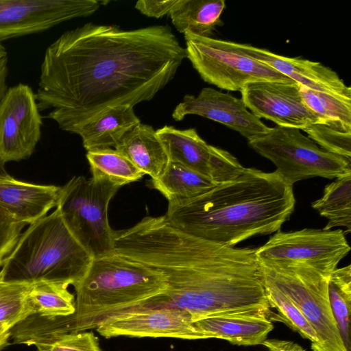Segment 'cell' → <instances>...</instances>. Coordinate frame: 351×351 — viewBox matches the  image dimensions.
Wrapping results in <instances>:
<instances>
[{"instance_id": "1", "label": "cell", "mask_w": 351, "mask_h": 351, "mask_svg": "<svg viewBox=\"0 0 351 351\" xmlns=\"http://www.w3.org/2000/svg\"><path fill=\"white\" fill-rule=\"evenodd\" d=\"M186 58L168 26L125 30L88 23L46 49L37 105L61 130L77 134L109 108L152 99Z\"/></svg>"}, {"instance_id": "2", "label": "cell", "mask_w": 351, "mask_h": 351, "mask_svg": "<svg viewBox=\"0 0 351 351\" xmlns=\"http://www.w3.org/2000/svg\"><path fill=\"white\" fill-rule=\"evenodd\" d=\"M114 252L160 271L166 289L145 306H174L192 320L221 314L263 313L274 319L256 249L186 234L164 216L145 217L114 230Z\"/></svg>"}, {"instance_id": "3", "label": "cell", "mask_w": 351, "mask_h": 351, "mask_svg": "<svg viewBox=\"0 0 351 351\" xmlns=\"http://www.w3.org/2000/svg\"><path fill=\"white\" fill-rule=\"evenodd\" d=\"M295 204L293 186L276 171L245 168L238 177L200 195L169 202L165 217L186 234L234 247L280 230Z\"/></svg>"}, {"instance_id": "4", "label": "cell", "mask_w": 351, "mask_h": 351, "mask_svg": "<svg viewBox=\"0 0 351 351\" xmlns=\"http://www.w3.org/2000/svg\"><path fill=\"white\" fill-rule=\"evenodd\" d=\"M73 287L75 311L58 319L65 334L96 329L117 314L145 306L164 293L166 282L156 269L113 252L93 258Z\"/></svg>"}, {"instance_id": "5", "label": "cell", "mask_w": 351, "mask_h": 351, "mask_svg": "<svg viewBox=\"0 0 351 351\" xmlns=\"http://www.w3.org/2000/svg\"><path fill=\"white\" fill-rule=\"evenodd\" d=\"M93 258L56 208L21 232L1 267L3 281L53 280L73 286Z\"/></svg>"}, {"instance_id": "6", "label": "cell", "mask_w": 351, "mask_h": 351, "mask_svg": "<svg viewBox=\"0 0 351 351\" xmlns=\"http://www.w3.org/2000/svg\"><path fill=\"white\" fill-rule=\"evenodd\" d=\"M121 187L111 181L74 176L60 191L56 208L74 237L93 258L114 251V230L108 221V205Z\"/></svg>"}, {"instance_id": "7", "label": "cell", "mask_w": 351, "mask_h": 351, "mask_svg": "<svg viewBox=\"0 0 351 351\" xmlns=\"http://www.w3.org/2000/svg\"><path fill=\"white\" fill-rule=\"evenodd\" d=\"M260 263L263 278L284 293L314 329L317 351H348L330 305V276L303 263Z\"/></svg>"}, {"instance_id": "8", "label": "cell", "mask_w": 351, "mask_h": 351, "mask_svg": "<svg viewBox=\"0 0 351 351\" xmlns=\"http://www.w3.org/2000/svg\"><path fill=\"white\" fill-rule=\"evenodd\" d=\"M256 153L272 162L289 184L313 177L333 179L351 172V162L320 148L300 130L276 126L248 141Z\"/></svg>"}, {"instance_id": "9", "label": "cell", "mask_w": 351, "mask_h": 351, "mask_svg": "<svg viewBox=\"0 0 351 351\" xmlns=\"http://www.w3.org/2000/svg\"><path fill=\"white\" fill-rule=\"evenodd\" d=\"M186 58L206 82L228 91L247 84L291 79L239 50L232 41L184 33Z\"/></svg>"}, {"instance_id": "10", "label": "cell", "mask_w": 351, "mask_h": 351, "mask_svg": "<svg viewBox=\"0 0 351 351\" xmlns=\"http://www.w3.org/2000/svg\"><path fill=\"white\" fill-rule=\"evenodd\" d=\"M350 247L341 230L304 228L278 230L262 246L256 248L261 263H303L330 276Z\"/></svg>"}, {"instance_id": "11", "label": "cell", "mask_w": 351, "mask_h": 351, "mask_svg": "<svg viewBox=\"0 0 351 351\" xmlns=\"http://www.w3.org/2000/svg\"><path fill=\"white\" fill-rule=\"evenodd\" d=\"M35 93L25 84L8 87L0 99V165L30 157L41 137Z\"/></svg>"}, {"instance_id": "12", "label": "cell", "mask_w": 351, "mask_h": 351, "mask_svg": "<svg viewBox=\"0 0 351 351\" xmlns=\"http://www.w3.org/2000/svg\"><path fill=\"white\" fill-rule=\"evenodd\" d=\"M97 0H0V42L96 12Z\"/></svg>"}, {"instance_id": "13", "label": "cell", "mask_w": 351, "mask_h": 351, "mask_svg": "<svg viewBox=\"0 0 351 351\" xmlns=\"http://www.w3.org/2000/svg\"><path fill=\"white\" fill-rule=\"evenodd\" d=\"M156 133L169 160L191 169L216 185L238 177L245 168L228 152L208 144L195 128L179 130L165 125Z\"/></svg>"}, {"instance_id": "14", "label": "cell", "mask_w": 351, "mask_h": 351, "mask_svg": "<svg viewBox=\"0 0 351 351\" xmlns=\"http://www.w3.org/2000/svg\"><path fill=\"white\" fill-rule=\"evenodd\" d=\"M106 338L171 337L202 339L191 315L174 306H141L117 314L96 328Z\"/></svg>"}, {"instance_id": "15", "label": "cell", "mask_w": 351, "mask_h": 351, "mask_svg": "<svg viewBox=\"0 0 351 351\" xmlns=\"http://www.w3.org/2000/svg\"><path fill=\"white\" fill-rule=\"evenodd\" d=\"M241 93L242 100L252 113L279 127L303 130L319 123L303 101L299 84L292 80L251 83Z\"/></svg>"}, {"instance_id": "16", "label": "cell", "mask_w": 351, "mask_h": 351, "mask_svg": "<svg viewBox=\"0 0 351 351\" xmlns=\"http://www.w3.org/2000/svg\"><path fill=\"white\" fill-rule=\"evenodd\" d=\"M195 114L223 124L247 138H258L270 129L252 113L242 99L213 88H204L197 97L186 95L175 108L172 117L177 121Z\"/></svg>"}, {"instance_id": "17", "label": "cell", "mask_w": 351, "mask_h": 351, "mask_svg": "<svg viewBox=\"0 0 351 351\" xmlns=\"http://www.w3.org/2000/svg\"><path fill=\"white\" fill-rule=\"evenodd\" d=\"M241 51L311 90L351 96V88L338 74L319 62L289 58L248 44L234 43Z\"/></svg>"}, {"instance_id": "18", "label": "cell", "mask_w": 351, "mask_h": 351, "mask_svg": "<svg viewBox=\"0 0 351 351\" xmlns=\"http://www.w3.org/2000/svg\"><path fill=\"white\" fill-rule=\"evenodd\" d=\"M60 191V186L23 182L0 172V210L30 225L56 208Z\"/></svg>"}, {"instance_id": "19", "label": "cell", "mask_w": 351, "mask_h": 351, "mask_svg": "<svg viewBox=\"0 0 351 351\" xmlns=\"http://www.w3.org/2000/svg\"><path fill=\"white\" fill-rule=\"evenodd\" d=\"M202 339L215 338L237 346L262 345L274 325L263 313H230L193 321Z\"/></svg>"}, {"instance_id": "20", "label": "cell", "mask_w": 351, "mask_h": 351, "mask_svg": "<svg viewBox=\"0 0 351 351\" xmlns=\"http://www.w3.org/2000/svg\"><path fill=\"white\" fill-rule=\"evenodd\" d=\"M141 123L134 107L120 105L108 108L101 115L83 125L77 132L88 151L115 147L122 137Z\"/></svg>"}, {"instance_id": "21", "label": "cell", "mask_w": 351, "mask_h": 351, "mask_svg": "<svg viewBox=\"0 0 351 351\" xmlns=\"http://www.w3.org/2000/svg\"><path fill=\"white\" fill-rule=\"evenodd\" d=\"M114 149L152 180L160 176L169 162L156 130L152 126L141 123L128 132Z\"/></svg>"}, {"instance_id": "22", "label": "cell", "mask_w": 351, "mask_h": 351, "mask_svg": "<svg viewBox=\"0 0 351 351\" xmlns=\"http://www.w3.org/2000/svg\"><path fill=\"white\" fill-rule=\"evenodd\" d=\"M225 8L223 0H180L169 16L180 33L210 37L215 27L222 24Z\"/></svg>"}, {"instance_id": "23", "label": "cell", "mask_w": 351, "mask_h": 351, "mask_svg": "<svg viewBox=\"0 0 351 351\" xmlns=\"http://www.w3.org/2000/svg\"><path fill=\"white\" fill-rule=\"evenodd\" d=\"M152 186L171 202L197 197L216 184L191 169L169 160L160 176L152 180Z\"/></svg>"}, {"instance_id": "24", "label": "cell", "mask_w": 351, "mask_h": 351, "mask_svg": "<svg viewBox=\"0 0 351 351\" xmlns=\"http://www.w3.org/2000/svg\"><path fill=\"white\" fill-rule=\"evenodd\" d=\"M299 87L303 101L319 123L351 132V96L317 91L300 84Z\"/></svg>"}, {"instance_id": "25", "label": "cell", "mask_w": 351, "mask_h": 351, "mask_svg": "<svg viewBox=\"0 0 351 351\" xmlns=\"http://www.w3.org/2000/svg\"><path fill=\"white\" fill-rule=\"evenodd\" d=\"M312 208L325 217L324 230L345 227L351 232V172L347 173L325 186L323 195L311 204Z\"/></svg>"}, {"instance_id": "26", "label": "cell", "mask_w": 351, "mask_h": 351, "mask_svg": "<svg viewBox=\"0 0 351 351\" xmlns=\"http://www.w3.org/2000/svg\"><path fill=\"white\" fill-rule=\"evenodd\" d=\"M66 283L53 280L32 282L29 299L36 314L53 318L73 315L75 311V299Z\"/></svg>"}, {"instance_id": "27", "label": "cell", "mask_w": 351, "mask_h": 351, "mask_svg": "<svg viewBox=\"0 0 351 351\" xmlns=\"http://www.w3.org/2000/svg\"><path fill=\"white\" fill-rule=\"evenodd\" d=\"M93 177L106 178L121 187L145 175L127 157L112 148L86 153Z\"/></svg>"}, {"instance_id": "28", "label": "cell", "mask_w": 351, "mask_h": 351, "mask_svg": "<svg viewBox=\"0 0 351 351\" xmlns=\"http://www.w3.org/2000/svg\"><path fill=\"white\" fill-rule=\"evenodd\" d=\"M328 295L333 317L348 351L351 350V265L336 268L328 281Z\"/></svg>"}, {"instance_id": "29", "label": "cell", "mask_w": 351, "mask_h": 351, "mask_svg": "<svg viewBox=\"0 0 351 351\" xmlns=\"http://www.w3.org/2000/svg\"><path fill=\"white\" fill-rule=\"evenodd\" d=\"M32 285L27 281L0 282V325L12 329L36 314L29 299Z\"/></svg>"}, {"instance_id": "30", "label": "cell", "mask_w": 351, "mask_h": 351, "mask_svg": "<svg viewBox=\"0 0 351 351\" xmlns=\"http://www.w3.org/2000/svg\"><path fill=\"white\" fill-rule=\"evenodd\" d=\"M263 285L267 302L275 308L274 320H280L298 332L303 338L310 341L311 350L317 351L319 341L314 329L292 301L269 281L263 278Z\"/></svg>"}, {"instance_id": "31", "label": "cell", "mask_w": 351, "mask_h": 351, "mask_svg": "<svg viewBox=\"0 0 351 351\" xmlns=\"http://www.w3.org/2000/svg\"><path fill=\"white\" fill-rule=\"evenodd\" d=\"M320 148L351 162V132L314 123L303 130Z\"/></svg>"}, {"instance_id": "32", "label": "cell", "mask_w": 351, "mask_h": 351, "mask_svg": "<svg viewBox=\"0 0 351 351\" xmlns=\"http://www.w3.org/2000/svg\"><path fill=\"white\" fill-rule=\"evenodd\" d=\"M34 346L36 351H101L97 337L85 331L62 335Z\"/></svg>"}, {"instance_id": "33", "label": "cell", "mask_w": 351, "mask_h": 351, "mask_svg": "<svg viewBox=\"0 0 351 351\" xmlns=\"http://www.w3.org/2000/svg\"><path fill=\"white\" fill-rule=\"evenodd\" d=\"M26 226L0 210V267H3Z\"/></svg>"}, {"instance_id": "34", "label": "cell", "mask_w": 351, "mask_h": 351, "mask_svg": "<svg viewBox=\"0 0 351 351\" xmlns=\"http://www.w3.org/2000/svg\"><path fill=\"white\" fill-rule=\"evenodd\" d=\"M180 1V0H140L136 3L135 8L148 17L160 18L169 15Z\"/></svg>"}, {"instance_id": "35", "label": "cell", "mask_w": 351, "mask_h": 351, "mask_svg": "<svg viewBox=\"0 0 351 351\" xmlns=\"http://www.w3.org/2000/svg\"><path fill=\"white\" fill-rule=\"evenodd\" d=\"M262 345L269 351H305L298 343L287 340L266 339Z\"/></svg>"}, {"instance_id": "36", "label": "cell", "mask_w": 351, "mask_h": 351, "mask_svg": "<svg viewBox=\"0 0 351 351\" xmlns=\"http://www.w3.org/2000/svg\"><path fill=\"white\" fill-rule=\"evenodd\" d=\"M8 74V57L0 60V99L5 92Z\"/></svg>"}, {"instance_id": "37", "label": "cell", "mask_w": 351, "mask_h": 351, "mask_svg": "<svg viewBox=\"0 0 351 351\" xmlns=\"http://www.w3.org/2000/svg\"><path fill=\"white\" fill-rule=\"evenodd\" d=\"M11 336L10 331L5 333L2 336L0 337V350H3L7 346L10 344L9 338Z\"/></svg>"}, {"instance_id": "38", "label": "cell", "mask_w": 351, "mask_h": 351, "mask_svg": "<svg viewBox=\"0 0 351 351\" xmlns=\"http://www.w3.org/2000/svg\"><path fill=\"white\" fill-rule=\"evenodd\" d=\"M8 53L5 47L3 46L1 42H0V60L7 58Z\"/></svg>"}, {"instance_id": "39", "label": "cell", "mask_w": 351, "mask_h": 351, "mask_svg": "<svg viewBox=\"0 0 351 351\" xmlns=\"http://www.w3.org/2000/svg\"><path fill=\"white\" fill-rule=\"evenodd\" d=\"M10 330L11 329H10L8 327L4 325H0V337Z\"/></svg>"}, {"instance_id": "40", "label": "cell", "mask_w": 351, "mask_h": 351, "mask_svg": "<svg viewBox=\"0 0 351 351\" xmlns=\"http://www.w3.org/2000/svg\"><path fill=\"white\" fill-rule=\"evenodd\" d=\"M1 281H3V273L2 271L0 270V282Z\"/></svg>"}, {"instance_id": "41", "label": "cell", "mask_w": 351, "mask_h": 351, "mask_svg": "<svg viewBox=\"0 0 351 351\" xmlns=\"http://www.w3.org/2000/svg\"><path fill=\"white\" fill-rule=\"evenodd\" d=\"M268 351H269V350H268Z\"/></svg>"}]
</instances>
